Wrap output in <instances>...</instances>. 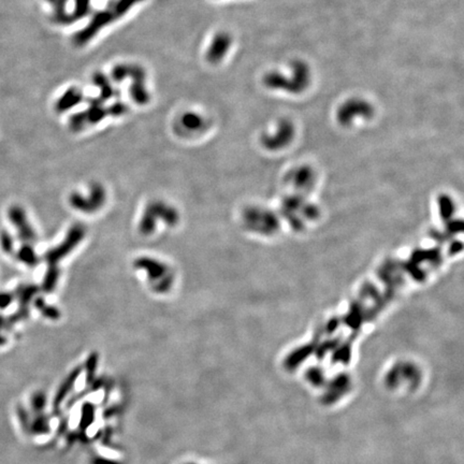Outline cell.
Wrapping results in <instances>:
<instances>
[{"mask_svg":"<svg viewBox=\"0 0 464 464\" xmlns=\"http://www.w3.org/2000/svg\"><path fill=\"white\" fill-rule=\"evenodd\" d=\"M132 79L130 87V96L138 104H146L149 99V95L144 85L145 71L143 68L138 66H129L128 78Z\"/></svg>","mask_w":464,"mask_h":464,"instance_id":"cell-2","label":"cell"},{"mask_svg":"<svg viewBox=\"0 0 464 464\" xmlns=\"http://www.w3.org/2000/svg\"><path fill=\"white\" fill-rule=\"evenodd\" d=\"M141 2H143V0H116V2L110 3L104 10L98 12L94 16V19L89 22L87 27L75 33L73 37L74 44L78 47L84 46L89 40L93 39L102 27H105L108 24L121 19L133 6Z\"/></svg>","mask_w":464,"mask_h":464,"instance_id":"cell-1","label":"cell"},{"mask_svg":"<svg viewBox=\"0 0 464 464\" xmlns=\"http://www.w3.org/2000/svg\"><path fill=\"white\" fill-rule=\"evenodd\" d=\"M0 245L6 253H11L13 249V240L12 237L8 234L7 231H3L0 235Z\"/></svg>","mask_w":464,"mask_h":464,"instance_id":"cell-8","label":"cell"},{"mask_svg":"<svg viewBox=\"0 0 464 464\" xmlns=\"http://www.w3.org/2000/svg\"><path fill=\"white\" fill-rule=\"evenodd\" d=\"M17 258L23 262L27 263L29 265H32L35 262V257L33 252L31 251V248L28 246H24L20 249L19 254H17Z\"/></svg>","mask_w":464,"mask_h":464,"instance_id":"cell-7","label":"cell"},{"mask_svg":"<svg viewBox=\"0 0 464 464\" xmlns=\"http://www.w3.org/2000/svg\"><path fill=\"white\" fill-rule=\"evenodd\" d=\"M93 82L100 88V95L103 100L109 99V98L113 96V88L105 75L101 73H96L93 78Z\"/></svg>","mask_w":464,"mask_h":464,"instance_id":"cell-6","label":"cell"},{"mask_svg":"<svg viewBox=\"0 0 464 464\" xmlns=\"http://www.w3.org/2000/svg\"><path fill=\"white\" fill-rule=\"evenodd\" d=\"M231 46V38L228 33L219 32L213 38L207 53V59L211 64H218L225 57Z\"/></svg>","mask_w":464,"mask_h":464,"instance_id":"cell-3","label":"cell"},{"mask_svg":"<svg viewBox=\"0 0 464 464\" xmlns=\"http://www.w3.org/2000/svg\"><path fill=\"white\" fill-rule=\"evenodd\" d=\"M9 218L11 219L13 225L19 229L20 236L24 240H33V232L29 227L27 220L25 217V213L20 207H12L9 210Z\"/></svg>","mask_w":464,"mask_h":464,"instance_id":"cell-4","label":"cell"},{"mask_svg":"<svg viewBox=\"0 0 464 464\" xmlns=\"http://www.w3.org/2000/svg\"><path fill=\"white\" fill-rule=\"evenodd\" d=\"M183 123L186 127L188 128H197L200 126L201 124V119L200 116L196 115L194 113L186 114L183 118Z\"/></svg>","mask_w":464,"mask_h":464,"instance_id":"cell-9","label":"cell"},{"mask_svg":"<svg viewBox=\"0 0 464 464\" xmlns=\"http://www.w3.org/2000/svg\"><path fill=\"white\" fill-rule=\"evenodd\" d=\"M83 94L76 87H71L68 91L62 95L61 98L57 101L56 108L58 111H66L68 109L73 108L74 105L79 104L80 101L82 100Z\"/></svg>","mask_w":464,"mask_h":464,"instance_id":"cell-5","label":"cell"},{"mask_svg":"<svg viewBox=\"0 0 464 464\" xmlns=\"http://www.w3.org/2000/svg\"><path fill=\"white\" fill-rule=\"evenodd\" d=\"M13 296L10 292H0V308L4 310L11 304Z\"/></svg>","mask_w":464,"mask_h":464,"instance_id":"cell-10","label":"cell"}]
</instances>
